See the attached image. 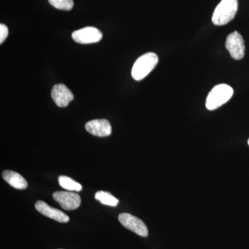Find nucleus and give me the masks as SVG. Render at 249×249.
Instances as JSON below:
<instances>
[{
	"mask_svg": "<svg viewBox=\"0 0 249 249\" xmlns=\"http://www.w3.org/2000/svg\"><path fill=\"white\" fill-rule=\"evenodd\" d=\"M238 9L237 0H222L214 9L212 22L214 25H225L232 20Z\"/></svg>",
	"mask_w": 249,
	"mask_h": 249,
	"instance_id": "f257e3e1",
	"label": "nucleus"
},
{
	"mask_svg": "<svg viewBox=\"0 0 249 249\" xmlns=\"http://www.w3.org/2000/svg\"><path fill=\"white\" fill-rule=\"evenodd\" d=\"M233 95V89L227 84L214 86L210 91L206 101V107L209 110H214L227 103Z\"/></svg>",
	"mask_w": 249,
	"mask_h": 249,
	"instance_id": "f03ea898",
	"label": "nucleus"
},
{
	"mask_svg": "<svg viewBox=\"0 0 249 249\" xmlns=\"http://www.w3.org/2000/svg\"><path fill=\"white\" fill-rule=\"evenodd\" d=\"M158 62L157 54L152 52L143 54L134 62L132 70V78L137 81L143 79L155 68Z\"/></svg>",
	"mask_w": 249,
	"mask_h": 249,
	"instance_id": "7ed1b4c3",
	"label": "nucleus"
},
{
	"mask_svg": "<svg viewBox=\"0 0 249 249\" xmlns=\"http://www.w3.org/2000/svg\"><path fill=\"white\" fill-rule=\"evenodd\" d=\"M225 46L231 56L235 60H241L245 56V40L237 31H234L228 36Z\"/></svg>",
	"mask_w": 249,
	"mask_h": 249,
	"instance_id": "20e7f679",
	"label": "nucleus"
},
{
	"mask_svg": "<svg viewBox=\"0 0 249 249\" xmlns=\"http://www.w3.org/2000/svg\"><path fill=\"white\" fill-rule=\"evenodd\" d=\"M119 220L124 228L135 232L137 235L143 237L148 236V229L146 225L139 218L124 213L119 214Z\"/></svg>",
	"mask_w": 249,
	"mask_h": 249,
	"instance_id": "39448f33",
	"label": "nucleus"
},
{
	"mask_svg": "<svg viewBox=\"0 0 249 249\" xmlns=\"http://www.w3.org/2000/svg\"><path fill=\"white\" fill-rule=\"evenodd\" d=\"M53 198L62 209L66 211L76 210L80 207L81 204V198L79 195L71 192H55L53 194Z\"/></svg>",
	"mask_w": 249,
	"mask_h": 249,
	"instance_id": "423d86ee",
	"label": "nucleus"
},
{
	"mask_svg": "<svg viewBox=\"0 0 249 249\" xmlns=\"http://www.w3.org/2000/svg\"><path fill=\"white\" fill-rule=\"evenodd\" d=\"M101 31L95 27H88L74 31L72 34V38L79 44H91L99 42L102 39Z\"/></svg>",
	"mask_w": 249,
	"mask_h": 249,
	"instance_id": "0eeeda50",
	"label": "nucleus"
},
{
	"mask_svg": "<svg viewBox=\"0 0 249 249\" xmlns=\"http://www.w3.org/2000/svg\"><path fill=\"white\" fill-rule=\"evenodd\" d=\"M52 98L57 106L65 107L73 101L74 96L67 86L58 84L54 85L52 91Z\"/></svg>",
	"mask_w": 249,
	"mask_h": 249,
	"instance_id": "6e6552de",
	"label": "nucleus"
},
{
	"mask_svg": "<svg viewBox=\"0 0 249 249\" xmlns=\"http://www.w3.org/2000/svg\"><path fill=\"white\" fill-rule=\"evenodd\" d=\"M36 209L46 217L53 219L58 222L67 223L70 221V217L60 210L51 207L43 201H37L35 204Z\"/></svg>",
	"mask_w": 249,
	"mask_h": 249,
	"instance_id": "1a4fd4ad",
	"label": "nucleus"
},
{
	"mask_svg": "<svg viewBox=\"0 0 249 249\" xmlns=\"http://www.w3.org/2000/svg\"><path fill=\"white\" fill-rule=\"evenodd\" d=\"M85 129L89 133L96 137H108L111 133V126L106 119L90 121L85 124Z\"/></svg>",
	"mask_w": 249,
	"mask_h": 249,
	"instance_id": "9d476101",
	"label": "nucleus"
},
{
	"mask_svg": "<svg viewBox=\"0 0 249 249\" xmlns=\"http://www.w3.org/2000/svg\"><path fill=\"white\" fill-rule=\"evenodd\" d=\"M2 178L10 186L16 189L24 190L28 187L27 180L20 174L11 170H4L2 173Z\"/></svg>",
	"mask_w": 249,
	"mask_h": 249,
	"instance_id": "9b49d317",
	"label": "nucleus"
},
{
	"mask_svg": "<svg viewBox=\"0 0 249 249\" xmlns=\"http://www.w3.org/2000/svg\"><path fill=\"white\" fill-rule=\"evenodd\" d=\"M95 199L100 201L101 204L106 206H113V207H115L119 203L117 198L113 196L111 193L106 191H98L95 194Z\"/></svg>",
	"mask_w": 249,
	"mask_h": 249,
	"instance_id": "f8f14e48",
	"label": "nucleus"
},
{
	"mask_svg": "<svg viewBox=\"0 0 249 249\" xmlns=\"http://www.w3.org/2000/svg\"><path fill=\"white\" fill-rule=\"evenodd\" d=\"M58 182L62 188H65L67 191L80 192L83 189V186L80 183L76 182L69 177H59Z\"/></svg>",
	"mask_w": 249,
	"mask_h": 249,
	"instance_id": "ddd939ff",
	"label": "nucleus"
},
{
	"mask_svg": "<svg viewBox=\"0 0 249 249\" xmlns=\"http://www.w3.org/2000/svg\"><path fill=\"white\" fill-rule=\"evenodd\" d=\"M49 1L53 7L65 11H70L73 6V0H49Z\"/></svg>",
	"mask_w": 249,
	"mask_h": 249,
	"instance_id": "4468645a",
	"label": "nucleus"
},
{
	"mask_svg": "<svg viewBox=\"0 0 249 249\" xmlns=\"http://www.w3.org/2000/svg\"><path fill=\"white\" fill-rule=\"evenodd\" d=\"M9 35V29L4 24H0V43L2 44Z\"/></svg>",
	"mask_w": 249,
	"mask_h": 249,
	"instance_id": "2eb2a0df",
	"label": "nucleus"
},
{
	"mask_svg": "<svg viewBox=\"0 0 249 249\" xmlns=\"http://www.w3.org/2000/svg\"><path fill=\"white\" fill-rule=\"evenodd\" d=\"M248 144H249V141H248Z\"/></svg>",
	"mask_w": 249,
	"mask_h": 249,
	"instance_id": "dca6fc26",
	"label": "nucleus"
}]
</instances>
